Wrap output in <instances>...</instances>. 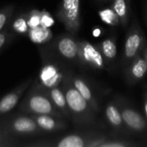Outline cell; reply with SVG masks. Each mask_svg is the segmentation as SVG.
<instances>
[{
	"instance_id": "6da1fadb",
	"label": "cell",
	"mask_w": 147,
	"mask_h": 147,
	"mask_svg": "<svg viewBox=\"0 0 147 147\" xmlns=\"http://www.w3.org/2000/svg\"><path fill=\"white\" fill-rule=\"evenodd\" d=\"M61 84V89L65 93L70 115L74 122L83 126L95 124L96 112L74 87L71 81V74L65 72Z\"/></svg>"
},
{
	"instance_id": "7a4b0ae2",
	"label": "cell",
	"mask_w": 147,
	"mask_h": 147,
	"mask_svg": "<svg viewBox=\"0 0 147 147\" xmlns=\"http://www.w3.org/2000/svg\"><path fill=\"white\" fill-rule=\"evenodd\" d=\"M19 110L25 115H50L64 118L48 96L46 88L37 81L30 85L29 90L19 105Z\"/></svg>"
},
{
	"instance_id": "3957f363",
	"label": "cell",
	"mask_w": 147,
	"mask_h": 147,
	"mask_svg": "<svg viewBox=\"0 0 147 147\" xmlns=\"http://www.w3.org/2000/svg\"><path fill=\"white\" fill-rule=\"evenodd\" d=\"M108 139L96 133L74 134L48 140H39L28 146L37 147H98Z\"/></svg>"
},
{
	"instance_id": "277c9868",
	"label": "cell",
	"mask_w": 147,
	"mask_h": 147,
	"mask_svg": "<svg viewBox=\"0 0 147 147\" xmlns=\"http://www.w3.org/2000/svg\"><path fill=\"white\" fill-rule=\"evenodd\" d=\"M0 129L11 136H36L46 134L29 115H10L0 121Z\"/></svg>"
},
{
	"instance_id": "5b68a950",
	"label": "cell",
	"mask_w": 147,
	"mask_h": 147,
	"mask_svg": "<svg viewBox=\"0 0 147 147\" xmlns=\"http://www.w3.org/2000/svg\"><path fill=\"white\" fill-rule=\"evenodd\" d=\"M57 18L71 35H76L81 27L80 0H61Z\"/></svg>"
},
{
	"instance_id": "8992f818",
	"label": "cell",
	"mask_w": 147,
	"mask_h": 147,
	"mask_svg": "<svg viewBox=\"0 0 147 147\" xmlns=\"http://www.w3.org/2000/svg\"><path fill=\"white\" fill-rule=\"evenodd\" d=\"M146 43L145 34L138 21L135 19L127 32L124 45L123 60L127 65L132 59L142 53Z\"/></svg>"
},
{
	"instance_id": "52a82bcc",
	"label": "cell",
	"mask_w": 147,
	"mask_h": 147,
	"mask_svg": "<svg viewBox=\"0 0 147 147\" xmlns=\"http://www.w3.org/2000/svg\"><path fill=\"white\" fill-rule=\"evenodd\" d=\"M78 43V59L81 63L94 69H103L105 59L96 46L89 41L81 40Z\"/></svg>"
},
{
	"instance_id": "ba28073f",
	"label": "cell",
	"mask_w": 147,
	"mask_h": 147,
	"mask_svg": "<svg viewBox=\"0 0 147 147\" xmlns=\"http://www.w3.org/2000/svg\"><path fill=\"white\" fill-rule=\"evenodd\" d=\"M121 111L124 124L127 128L133 132H143L146 129L147 122L145 118L134 108L129 106L126 102L121 100L115 102Z\"/></svg>"
},
{
	"instance_id": "9c48e42d",
	"label": "cell",
	"mask_w": 147,
	"mask_h": 147,
	"mask_svg": "<svg viewBox=\"0 0 147 147\" xmlns=\"http://www.w3.org/2000/svg\"><path fill=\"white\" fill-rule=\"evenodd\" d=\"M33 82V78L26 79L16 88L12 90L0 99V116L11 111L18 104L19 101L22 99V96L30 87Z\"/></svg>"
},
{
	"instance_id": "30bf717a",
	"label": "cell",
	"mask_w": 147,
	"mask_h": 147,
	"mask_svg": "<svg viewBox=\"0 0 147 147\" xmlns=\"http://www.w3.org/2000/svg\"><path fill=\"white\" fill-rule=\"evenodd\" d=\"M64 76L65 73L61 71L60 68L57 65L47 63L43 65L40 71V84L47 89L59 86L62 83Z\"/></svg>"
},
{
	"instance_id": "8fae6325",
	"label": "cell",
	"mask_w": 147,
	"mask_h": 147,
	"mask_svg": "<svg viewBox=\"0 0 147 147\" xmlns=\"http://www.w3.org/2000/svg\"><path fill=\"white\" fill-rule=\"evenodd\" d=\"M54 47L60 56L68 60L78 59V43L69 34L59 36L54 43Z\"/></svg>"
},
{
	"instance_id": "7c38bea8",
	"label": "cell",
	"mask_w": 147,
	"mask_h": 147,
	"mask_svg": "<svg viewBox=\"0 0 147 147\" xmlns=\"http://www.w3.org/2000/svg\"><path fill=\"white\" fill-rule=\"evenodd\" d=\"M146 73L147 62L142 53H140L127 65L126 70V78L129 84H134L140 81Z\"/></svg>"
},
{
	"instance_id": "4fadbf2b",
	"label": "cell",
	"mask_w": 147,
	"mask_h": 147,
	"mask_svg": "<svg viewBox=\"0 0 147 147\" xmlns=\"http://www.w3.org/2000/svg\"><path fill=\"white\" fill-rule=\"evenodd\" d=\"M40 129L46 133L61 131L67 128V123L63 118L50 115H29Z\"/></svg>"
},
{
	"instance_id": "5bb4252c",
	"label": "cell",
	"mask_w": 147,
	"mask_h": 147,
	"mask_svg": "<svg viewBox=\"0 0 147 147\" xmlns=\"http://www.w3.org/2000/svg\"><path fill=\"white\" fill-rule=\"evenodd\" d=\"M71 81L74 85V87L78 90V92L81 94V96L88 102V103L90 105V107L93 109V110L97 113L99 112V105L98 102L90 89L89 84L80 77L73 76L71 74Z\"/></svg>"
},
{
	"instance_id": "9a60e30c",
	"label": "cell",
	"mask_w": 147,
	"mask_h": 147,
	"mask_svg": "<svg viewBox=\"0 0 147 147\" xmlns=\"http://www.w3.org/2000/svg\"><path fill=\"white\" fill-rule=\"evenodd\" d=\"M46 91L56 108L62 113L63 116L65 118H70L71 115L63 90L59 86H55L49 89L46 88Z\"/></svg>"
},
{
	"instance_id": "2e32d148",
	"label": "cell",
	"mask_w": 147,
	"mask_h": 147,
	"mask_svg": "<svg viewBox=\"0 0 147 147\" xmlns=\"http://www.w3.org/2000/svg\"><path fill=\"white\" fill-rule=\"evenodd\" d=\"M105 117L108 122L111 125L113 128L117 131H122L126 127L119 107L115 102H111L108 103L105 107Z\"/></svg>"
},
{
	"instance_id": "e0dca14e",
	"label": "cell",
	"mask_w": 147,
	"mask_h": 147,
	"mask_svg": "<svg viewBox=\"0 0 147 147\" xmlns=\"http://www.w3.org/2000/svg\"><path fill=\"white\" fill-rule=\"evenodd\" d=\"M28 36L32 42H34V44L40 45L47 44V42H49L52 40L53 34V32L50 30V28H46L44 26L40 25L36 28H29Z\"/></svg>"
},
{
	"instance_id": "ac0fdd59",
	"label": "cell",
	"mask_w": 147,
	"mask_h": 147,
	"mask_svg": "<svg viewBox=\"0 0 147 147\" xmlns=\"http://www.w3.org/2000/svg\"><path fill=\"white\" fill-rule=\"evenodd\" d=\"M113 3L111 5V8L118 16L120 20V23L126 27L128 19H129V7L130 5L127 3V0H112Z\"/></svg>"
},
{
	"instance_id": "d6986e66",
	"label": "cell",
	"mask_w": 147,
	"mask_h": 147,
	"mask_svg": "<svg viewBox=\"0 0 147 147\" xmlns=\"http://www.w3.org/2000/svg\"><path fill=\"white\" fill-rule=\"evenodd\" d=\"M105 60H114L117 54L116 43L113 39H106L96 45Z\"/></svg>"
},
{
	"instance_id": "ffe728a7",
	"label": "cell",
	"mask_w": 147,
	"mask_h": 147,
	"mask_svg": "<svg viewBox=\"0 0 147 147\" xmlns=\"http://www.w3.org/2000/svg\"><path fill=\"white\" fill-rule=\"evenodd\" d=\"M27 13H23L16 17L11 24V28L14 32L20 34H27L29 30V27L28 25L27 20Z\"/></svg>"
},
{
	"instance_id": "44dd1931",
	"label": "cell",
	"mask_w": 147,
	"mask_h": 147,
	"mask_svg": "<svg viewBox=\"0 0 147 147\" xmlns=\"http://www.w3.org/2000/svg\"><path fill=\"white\" fill-rule=\"evenodd\" d=\"M99 16H100L101 20L108 25L116 26L120 23V20H119L118 16H116V14L115 13V11L113 10V9L111 7L100 10Z\"/></svg>"
},
{
	"instance_id": "7402d4cb",
	"label": "cell",
	"mask_w": 147,
	"mask_h": 147,
	"mask_svg": "<svg viewBox=\"0 0 147 147\" xmlns=\"http://www.w3.org/2000/svg\"><path fill=\"white\" fill-rule=\"evenodd\" d=\"M14 5L9 4L0 9V32L9 23L14 13Z\"/></svg>"
},
{
	"instance_id": "603a6c76",
	"label": "cell",
	"mask_w": 147,
	"mask_h": 147,
	"mask_svg": "<svg viewBox=\"0 0 147 147\" xmlns=\"http://www.w3.org/2000/svg\"><path fill=\"white\" fill-rule=\"evenodd\" d=\"M20 146L18 140L0 129V147H10Z\"/></svg>"
},
{
	"instance_id": "cb8c5ba5",
	"label": "cell",
	"mask_w": 147,
	"mask_h": 147,
	"mask_svg": "<svg viewBox=\"0 0 147 147\" xmlns=\"http://www.w3.org/2000/svg\"><path fill=\"white\" fill-rule=\"evenodd\" d=\"M27 20L28 25L29 28H34L40 25V17H41V11L38 9H32L31 11L27 13Z\"/></svg>"
},
{
	"instance_id": "d4e9b609",
	"label": "cell",
	"mask_w": 147,
	"mask_h": 147,
	"mask_svg": "<svg viewBox=\"0 0 147 147\" xmlns=\"http://www.w3.org/2000/svg\"><path fill=\"white\" fill-rule=\"evenodd\" d=\"M135 146V144L127 142L126 140H109L107 139L105 141H103L102 144H100V146L98 147H128V146Z\"/></svg>"
},
{
	"instance_id": "484cf974",
	"label": "cell",
	"mask_w": 147,
	"mask_h": 147,
	"mask_svg": "<svg viewBox=\"0 0 147 147\" xmlns=\"http://www.w3.org/2000/svg\"><path fill=\"white\" fill-rule=\"evenodd\" d=\"M54 22H55V20L49 12L46 10H41V17H40L41 26H44L46 28H50L54 24Z\"/></svg>"
},
{
	"instance_id": "4316f807",
	"label": "cell",
	"mask_w": 147,
	"mask_h": 147,
	"mask_svg": "<svg viewBox=\"0 0 147 147\" xmlns=\"http://www.w3.org/2000/svg\"><path fill=\"white\" fill-rule=\"evenodd\" d=\"M9 37V31L7 30V28L4 29V30H2V31L0 32V50L3 48V46L6 44V42H7Z\"/></svg>"
},
{
	"instance_id": "83f0119b",
	"label": "cell",
	"mask_w": 147,
	"mask_h": 147,
	"mask_svg": "<svg viewBox=\"0 0 147 147\" xmlns=\"http://www.w3.org/2000/svg\"><path fill=\"white\" fill-rule=\"evenodd\" d=\"M144 109H145V114H146V117L147 121V85H145V89H144Z\"/></svg>"
},
{
	"instance_id": "f1b7e54d",
	"label": "cell",
	"mask_w": 147,
	"mask_h": 147,
	"mask_svg": "<svg viewBox=\"0 0 147 147\" xmlns=\"http://www.w3.org/2000/svg\"><path fill=\"white\" fill-rule=\"evenodd\" d=\"M142 54H143L144 58L146 59V62H147V44L146 43V45H145V47H144V48H143V50H142Z\"/></svg>"
},
{
	"instance_id": "f546056e",
	"label": "cell",
	"mask_w": 147,
	"mask_h": 147,
	"mask_svg": "<svg viewBox=\"0 0 147 147\" xmlns=\"http://www.w3.org/2000/svg\"><path fill=\"white\" fill-rule=\"evenodd\" d=\"M101 34V29L100 28H96L93 30V35L95 37H98Z\"/></svg>"
},
{
	"instance_id": "4dcf8cb0",
	"label": "cell",
	"mask_w": 147,
	"mask_h": 147,
	"mask_svg": "<svg viewBox=\"0 0 147 147\" xmlns=\"http://www.w3.org/2000/svg\"><path fill=\"white\" fill-rule=\"evenodd\" d=\"M127 3L130 5V3H131V0H127Z\"/></svg>"
},
{
	"instance_id": "1f68e13d",
	"label": "cell",
	"mask_w": 147,
	"mask_h": 147,
	"mask_svg": "<svg viewBox=\"0 0 147 147\" xmlns=\"http://www.w3.org/2000/svg\"><path fill=\"white\" fill-rule=\"evenodd\" d=\"M97 1H101V2H106V1H108V0H97Z\"/></svg>"
},
{
	"instance_id": "d6a6232c",
	"label": "cell",
	"mask_w": 147,
	"mask_h": 147,
	"mask_svg": "<svg viewBox=\"0 0 147 147\" xmlns=\"http://www.w3.org/2000/svg\"><path fill=\"white\" fill-rule=\"evenodd\" d=\"M146 24H147V9H146Z\"/></svg>"
},
{
	"instance_id": "836d02e7",
	"label": "cell",
	"mask_w": 147,
	"mask_h": 147,
	"mask_svg": "<svg viewBox=\"0 0 147 147\" xmlns=\"http://www.w3.org/2000/svg\"><path fill=\"white\" fill-rule=\"evenodd\" d=\"M108 1H110V0H108Z\"/></svg>"
}]
</instances>
